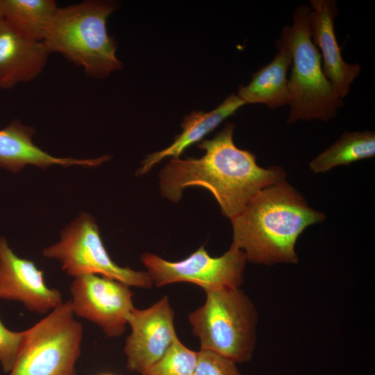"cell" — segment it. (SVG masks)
I'll return each instance as SVG.
<instances>
[{
	"mask_svg": "<svg viewBox=\"0 0 375 375\" xmlns=\"http://www.w3.org/2000/svg\"><path fill=\"white\" fill-rule=\"evenodd\" d=\"M234 128L235 124L228 122L213 138L199 143L205 151L199 158L170 159L159 174L162 196L178 202L188 187L206 188L222 215L231 219L258 191L285 181L282 167L262 168L253 153L235 146Z\"/></svg>",
	"mask_w": 375,
	"mask_h": 375,
	"instance_id": "6da1fadb",
	"label": "cell"
},
{
	"mask_svg": "<svg viewBox=\"0 0 375 375\" xmlns=\"http://www.w3.org/2000/svg\"><path fill=\"white\" fill-rule=\"evenodd\" d=\"M325 218V214L310 207L302 194L284 181L258 191L231 219V246L242 250L252 263L295 264L299 236Z\"/></svg>",
	"mask_w": 375,
	"mask_h": 375,
	"instance_id": "7a4b0ae2",
	"label": "cell"
},
{
	"mask_svg": "<svg viewBox=\"0 0 375 375\" xmlns=\"http://www.w3.org/2000/svg\"><path fill=\"white\" fill-rule=\"evenodd\" d=\"M116 9V3L99 0L58 8L42 42L49 53H60L87 76L105 78L123 67L116 56L117 42L106 28Z\"/></svg>",
	"mask_w": 375,
	"mask_h": 375,
	"instance_id": "3957f363",
	"label": "cell"
},
{
	"mask_svg": "<svg viewBox=\"0 0 375 375\" xmlns=\"http://www.w3.org/2000/svg\"><path fill=\"white\" fill-rule=\"evenodd\" d=\"M310 13L307 5L297 7L292 25L283 28L278 40L287 47L292 57L288 124L298 120L328 122L344 105L324 74L320 53L311 38Z\"/></svg>",
	"mask_w": 375,
	"mask_h": 375,
	"instance_id": "277c9868",
	"label": "cell"
},
{
	"mask_svg": "<svg viewBox=\"0 0 375 375\" xmlns=\"http://www.w3.org/2000/svg\"><path fill=\"white\" fill-rule=\"evenodd\" d=\"M203 305L188 315L201 349L236 362L249 361L256 343L258 312L239 288L206 291Z\"/></svg>",
	"mask_w": 375,
	"mask_h": 375,
	"instance_id": "5b68a950",
	"label": "cell"
},
{
	"mask_svg": "<svg viewBox=\"0 0 375 375\" xmlns=\"http://www.w3.org/2000/svg\"><path fill=\"white\" fill-rule=\"evenodd\" d=\"M83 326L70 300L25 331L22 347L8 375H76Z\"/></svg>",
	"mask_w": 375,
	"mask_h": 375,
	"instance_id": "8992f818",
	"label": "cell"
},
{
	"mask_svg": "<svg viewBox=\"0 0 375 375\" xmlns=\"http://www.w3.org/2000/svg\"><path fill=\"white\" fill-rule=\"evenodd\" d=\"M43 256L57 260L70 276L97 274L130 287L149 289L153 283L147 272L117 265L101 240L93 217L82 213L62 231L59 242L45 248Z\"/></svg>",
	"mask_w": 375,
	"mask_h": 375,
	"instance_id": "52a82bcc",
	"label": "cell"
},
{
	"mask_svg": "<svg viewBox=\"0 0 375 375\" xmlns=\"http://www.w3.org/2000/svg\"><path fill=\"white\" fill-rule=\"evenodd\" d=\"M141 260L157 287L188 282L201 286L205 292L239 288L247 261L242 250L231 246L219 257H211L201 246L180 261H168L151 253H143Z\"/></svg>",
	"mask_w": 375,
	"mask_h": 375,
	"instance_id": "ba28073f",
	"label": "cell"
},
{
	"mask_svg": "<svg viewBox=\"0 0 375 375\" xmlns=\"http://www.w3.org/2000/svg\"><path fill=\"white\" fill-rule=\"evenodd\" d=\"M70 292L74 315L96 324L110 338L124 333L134 308L130 286L106 276L85 274L74 277Z\"/></svg>",
	"mask_w": 375,
	"mask_h": 375,
	"instance_id": "9c48e42d",
	"label": "cell"
},
{
	"mask_svg": "<svg viewBox=\"0 0 375 375\" xmlns=\"http://www.w3.org/2000/svg\"><path fill=\"white\" fill-rule=\"evenodd\" d=\"M174 317L167 296L146 309H132L127 317L131 332L124 347L129 370L142 374L163 356L177 337Z\"/></svg>",
	"mask_w": 375,
	"mask_h": 375,
	"instance_id": "30bf717a",
	"label": "cell"
},
{
	"mask_svg": "<svg viewBox=\"0 0 375 375\" xmlns=\"http://www.w3.org/2000/svg\"><path fill=\"white\" fill-rule=\"evenodd\" d=\"M0 299L17 301L30 311L44 314L62 301L61 292L49 288L33 262L18 257L0 237Z\"/></svg>",
	"mask_w": 375,
	"mask_h": 375,
	"instance_id": "8fae6325",
	"label": "cell"
},
{
	"mask_svg": "<svg viewBox=\"0 0 375 375\" xmlns=\"http://www.w3.org/2000/svg\"><path fill=\"white\" fill-rule=\"evenodd\" d=\"M310 3L312 42L320 53L324 74L330 81L336 96L342 99L360 73L361 66L349 64L342 56L334 28L335 18L338 14L336 1L311 0Z\"/></svg>",
	"mask_w": 375,
	"mask_h": 375,
	"instance_id": "7c38bea8",
	"label": "cell"
},
{
	"mask_svg": "<svg viewBox=\"0 0 375 375\" xmlns=\"http://www.w3.org/2000/svg\"><path fill=\"white\" fill-rule=\"evenodd\" d=\"M49 54L42 41L24 37L5 19L0 22V89L35 79Z\"/></svg>",
	"mask_w": 375,
	"mask_h": 375,
	"instance_id": "4fadbf2b",
	"label": "cell"
},
{
	"mask_svg": "<svg viewBox=\"0 0 375 375\" xmlns=\"http://www.w3.org/2000/svg\"><path fill=\"white\" fill-rule=\"evenodd\" d=\"M34 133L33 126L25 125L18 119L12 120L0 130V167L13 172L19 171L26 165L43 169L53 165L97 167L109 159L108 156L92 159L53 156L34 144Z\"/></svg>",
	"mask_w": 375,
	"mask_h": 375,
	"instance_id": "5bb4252c",
	"label": "cell"
},
{
	"mask_svg": "<svg viewBox=\"0 0 375 375\" xmlns=\"http://www.w3.org/2000/svg\"><path fill=\"white\" fill-rule=\"evenodd\" d=\"M245 103L237 94L232 93L210 112L194 111L186 115L181 124L182 133L176 137L173 143L168 147L147 155L142 160L137 175L146 174L165 158H178L188 147L199 142L223 120L233 115Z\"/></svg>",
	"mask_w": 375,
	"mask_h": 375,
	"instance_id": "9a60e30c",
	"label": "cell"
},
{
	"mask_svg": "<svg viewBox=\"0 0 375 375\" xmlns=\"http://www.w3.org/2000/svg\"><path fill=\"white\" fill-rule=\"evenodd\" d=\"M276 47L274 59L252 74L248 85L238 87L237 95L245 103H262L271 110L289 104L287 73L292 57L284 44L277 40Z\"/></svg>",
	"mask_w": 375,
	"mask_h": 375,
	"instance_id": "2e32d148",
	"label": "cell"
},
{
	"mask_svg": "<svg viewBox=\"0 0 375 375\" xmlns=\"http://www.w3.org/2000/svg\"><path fill=\"white\" fill-rule=\"evenodd\" d=\"M375 156V133L372 131L345 132L309 163L310 170L321 174L340 166Z\"/></svg>",
	"mask_w": 375,
	"mask_h": 375,
	"instance_id": "e0dca14e",
	"label": "cell"
},
{
	"mask_svg": "<svg viewBox=\"0 0 375 375\" xmlns=\"http://www.w3.org/2000/svg\"><path fill=\"white\" fill-rule=\"evenodd\" d=\"M5 20L24 37L43 41L58 9L54 0H4Z\"/></svg>",
	"mask_w": 375,
	"mask_h": 375,
	"instance_id": "ac0fdd59",
	"label": "cell"
},
{
	"mask_svg": "<svg viewBox=\"0 0 375 375\" xmlns=\"http://www.w3.org/2000/svg\"><path fill=\"white\" fill-rule=\"evenodd\" d=\"M198 352L187 348L176 337L163 356L142 375H193Z\"/></svg>",
	"mask_w": 375,
	"mask_h": 375,
	"instance_id": "d6986e66",
	"label": "cell"
},
{
	"mask_svg": "<svg viewBox=\"0 0 375 375\" xmlns=\"http://www.w3.org/2000/svg\"><path fill=\"white\" fill-rule=\"evenodd\" d=\"M193 375H241L235 362L208 350L198 352Z\"/></svg>",
	"mask_w": 375,
	"mask_h": 375,
	"instance_id": "ffe728a7",
	"label": "cell"
},
{
	"mask_svg": "<svg viewBox=\"0 0 375 375\" xmlns=\"http://www.w3.org/2000/svg\"><path fill=\"white\" fill-rule=\"evenodd\" d=\"M25 337V331L15 332L7 328L0 319V363L5 373L13 368Z\"/></svg>",
	"mask_w": 375,
	"mask_h": 375,
	"instance_id": "44dd1931",
	"label": "cell"
},
{
	"mask_svg": "<svg viewBox=\"0 0 375 375\" xmlns=\"http://www.w3.org/2000/svg\"><path fill=\"white\" fill-rule=\"evenodd\" d=\"M5 19L4 0H0V22Z\"/></svg>",
	"mask_w": 375,
	"mask_h": 375,
	"instance_id": "7402d4cb",
	"label": "cell"
},
{
	"mask_svg": "<svg viewBox=\"0 0 375 375\" xmlns=\"http://www.w3.org/2000/svg\"><path fill=\"white\" fill-rule=\"evenodd\" d=\"M101 375H111V374H101Z\"/></svg>",
	"mask_w": 375,
	"mask_h": 375,
	"instance_id": "603a6c76",
	"label": "cell"
}]
</instances>
